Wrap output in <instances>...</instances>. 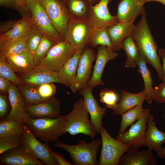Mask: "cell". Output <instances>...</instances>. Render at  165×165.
<instances>
[{"label":"cell","instance_id":"obj_1","mask_svg":"<svg viewBox=\"0 0 165 165\" xmlns=\"http://www.w3.org/2000/svg\"><path fill=\"white\" fill-rule=\"evenodd\" d=\"M146 14V12L142 15L139 22L135 26L131 36L147 62L155 69L158 78L163 81L164 76L160 57L157 52L156 42L147 22Z\"/></svg>","mask_w":165,"mask_h":165},{"label":"cell","instance_id":"obj_2","mask_svg":"<svg viewBox=\"0 0 165 165\" xmlns=\"http://www.w3.org/2000/svg\"><path fill=\"white\" fill-rule=\"evenodd\" d=\"M64 117V134L68 132L75 135L82 133L95 138L97 133L89 120L83 100L80 99L75 102L72 110Z\"/></svg>","mask_w":165,"mask_h":165},{"label":"cell","instance_id":"obj_3","mask_svg":"<svg viewBox=\"0 0 165 165\" xmlns=\"http://www.w3.org/2000/svg\"><path fill=\"white\" fill-rule=\"evenodd\" d=\"M101 142V139L99 138L89 143L80 140L78 144L71 145L57 140L53 146L66 151L73 161V165H99L97 155Z\"/></svg>","mask_w":165,"mask_h":165},{"label":"cell","instance_id":"obj_4","mask_svg":"<svg viewBox=\"0 0 165 165\" xmlns=\"http://www.w3.org/2000/svg\"><path fill=\"white\" fill-rule=\"evenodd\" d=\"M64 116L61 115L55 118H29L24 123L36 137L48 145L64 134Z\"/></svg>","mask_w":165,"mask_h":165},{"label":"cell","instance_id":"obj_5","mask_svg":"<svg viewBox=\"0 0 165 165\" xmlns=\"http://www.w3.org/2000/svg\"><path fill=\"white\" fill-rule=\"evenodd\" d=\"M102 148L99 165H117L122 155L132 146L112 138L103 125L100 131Z\"/></svg>","mask_w":165,"mask_h":165},{"label":"cell","instance_id":"obj_6","mask_svg":"<svg viewBox=\"0 0 165 165\" xmlns=\"http://www.w3.org/2000/svg\"><path fill=\"white\" fill-rule=\"evenodd\" d=\"M53 26L63 40L70 19L63 0H39Z\"/></svg>","mask_w":165,"mask_h":165},{"label":"cell","instance_id":"obj_7","mask_svg":"<svg viewBox=\"0 0 165 165\" xmlns=\"http://www.w3.org/2000/svg\"><path fill=\"white\" fill-rule=\"evenodd\" d=\"M22 136L21 147L26 152L41 160L45 165H59L49 150L50 147L48 144L42 143L38 140L25 123Z\"/></svg>","mask_w":165,"mask_h":165},{"label":"cell","instance_id":"obj_8","mask_svg":"<svg viewBox=\"0 0 165 165\" xmlns=\"http://www.w3.org/2000/svg\"><path fill=\"white\" fill-rule=\"evenodd\" d=\"M26 10L32 24L42 35L49 36L58 42L64 41L53 26L39 0L29 1Z\"/></svg>","mask_w":165,"mask_h":165},{"label":"cell","instance_id":"obj_9","mask_svg":"<svg viewBox=\"0 0 165 165\" xmlns=\"http://www.w3.org/2000/svg\"><path fill=\"white\" fill-rule=\"evenodd\" d=\"M93 26L88 19H70L68 25L65 40L77 50L83 51L88 46Z\"/></svg>","mask_w":165,"mask_h":165},{"label":"cell","instance_id":"obj_10","mask_svg":"<svg viewBox=\"0 0 165 165\" xmlns=\"http://www.w3.org/2000/svg\"><path fill=\"white\" fill-rule=\"evenodd\" d=\"M77 50L75 47L65 40L59 42L51 48L40 64L57 72Z\"/></svg>","mask_w":165,"mask_h":165},{"label":"cell","instance_id":"obj_11","mask_svg":"<svg viewBox=\"0 0 165 165\" xmlns=\"http://www.w3.org/2000/svg\"><path fill=\"white\" fill-rule=\"evenodd\" d=\"M96 55L93 48L87 47L82 53L78 64L76 78L71 89L73 93L85 88L92 73L93 63Z\"/></svg>","mask_w":165,"mask_h":165},{"label":"cell","instance_id":"obj_12","mask_svg":"<svg viewBox=\"0 0 165 165\" xmlns=\"http://www.w3.org/2000/svg\"><path fill=\"white\" fill-rule=\"evenodd\" d=\"M150 114L149 112L132 125L130 129L115 139L123 143L130 145L139 148L145 146L147 125L146 123Z\"/></svg>","mask_w":165,"mask_h":165},{"label":"cell","instance_id":"obj_13","mask_svg":"<svg viewBox=\"0 0 165 165\" xmlns=\"http://www.w3.org/2000/svg\"><path fill=\"white\" fill-rule=\"evenodd\" d=\"M20 78L24 84L37 88L46 83H62L57 72L50 70L41 64L35 65L30 71L22 73Z\"/></svg>","mask_w":165,"mask_h":165},{"label":"cell","instance_id":"obj_14","mask_svg":"<svg viewBox=\"0 0 165 165\" xmlns=\"http://www.w3.org/2000/svg\"><path fill=\"white\" fill-rule=\"evenodd\" d=\"M112 0H100L95 5H89L88 18L94 27L108 28L119 22L116 15L109 12L108 4Z\"/></svg>","mask_w":165,"mask_h":165},{"label":"cell","instance_id":"obj_15","mask_svg":"<svg viewBox=\"0 0 165 165\" xmlns=\"http://www.w3.org/2000/svg\"><path fill=\"white\" fill-rule=\"evenodd\" d=\"M25 108L29 118H57L61 116L60 102L53 97L35 103L25 104Z\"/></svg>","mask_w":165,"mask_h":165},{"label":"cell","instance_id":"obj_16","mask_svg":"<svg viewBox=\"0 0 165 165\" xmlns=\"http://www.w3.org/2000/svg\"><path fill=\"white\" fill-rule=\"evenodd\" d=\"M83 98L85 108L90 115V121L97 134H100L103 123V116L105 114L107 107H100L97 101L94 98L92 88L88 85L84 88L79 91Z\"/></svg>","mask_w":165,"mask_h":165},{"label":"cell","instance_id":"obj_17","mask_svg":"<svg viewBox=\"0 0 165 165\" xmlns=\"http://www.w3.org/2000/svg\"><path fill=\"white\" fill-rule=\"evenodd\" d=\"M32 24L28 15L17 20L1 22L0 42L24 37Z\"/></svg>","mask_w":165,"mask_h":165},{"label":"cell","instance_id":"obj_18","mask_svg":"<svg viewBox=\"0 0 165 165\" xmlns=\"http://www.w3.org/2000/svg\"><path fill=\"white\" fill-rule=\"evenodd\" d=\"M96 62L90 79L87 85L92 88L99 85L104 86L102 76L105 66L110 60L116 58L118 53L106 46L100 45L97 47Z\"/></svg>","mask_w":165,"mask_h":165},{"label":"cell","instance_id":"obj_19","mask_svg":"<svg viewBox=\"0 0 165 165\" xmlns=\"http://www.w3.org/2000/svg\"><path fill=\"white\" fill-rule=\"evenodd\" d=\"M11 109L5 119L25 123L29 117L26 111L24 100L16 85L12 82L8 91Z\"/></svg>","mask_w":165,"mask_h":165},{"label":"cell","instance_id":"obj_20","mask_svg":"<svg viewBox=\"0 0 165 165\" xmlns=\"http://www.w3.org/2000/svg\"><path fill=\"white\" fill-rule=\"evenodd\" d=\"M144 0H120L116 15L119 22H125L135 19L146 12Z\"/></svg>","mask_w":165,"mask_h":165},{"label":"cell","instance_id":"obj_21","mask_svg":"<svg viewBox=\"0 0 165 165\" xmlns=\"http://www.w3.org/2000/svg\"><path fill=\"white\" fill-rule=\"evenodd\" d=\"M1 164L45 165L41 160L32 157L21 147L9 150L1 155Z\"/></svg>","mask_w":165,"mask_h":165},{"label":"cell","instance_id":"obj_22","mask_svg":"<svg viewBox=\"0 0 165 165\" xmlns=\"http://www.w3.org/2000/svg\"><path fill=\"white\" fill-rule=\"evenodd\" d=\"M152 151L148 149L141 151L131 146L120 159L118 165H156L157 160Z\"/></svg>","mask_w":165,"mask_h":165},{"label":"cell","instance_id":"obj_23","mask_svg":"<svg viewBox=\"0 0 165 165\" xmlns=\"http://www.w3.org/2000/svg\"><path fill=\"white\" fill-rule=\"evenodd\" d=\"M135 20L125 22H119L107 28V32L112 46L113 51L119 50L123 41L131 35L134 28Z\"/></svg>","mask_w":165,"mask_h":165},{"label":"cell","instance_id":"obj_24","mask_svg":"<svg viewBox=\"0 0 165 165\" xmlns=\"http://www.w3.org/2000/svg\"><path fill=\"white\" fill-rule=\"evenodd\" d=\"M154 116L150 115L147 121V128L145 146L148 149L158 152L165 143V132L159 130L155 125Z\"/></svg>","mask_w":165,"mask_h":165},{"label":"cell","instance_id":"obj_25","mask_svg":"<svg viewBox=\"0 0 165 165\" xmlns=\"http://www.w3.org/2000/svg\"><path fill=\"white\" fill-rule=\"evenodd\" d=\"M83 52L77 50L73 56L57 72L62 84L70 89L74 84L78 64Z\"/></svg>","mask_w":165,"mask_h":165},{"label":"cell","instance_id":"obj_26","mask_svg":"<svg viewBox=\"0 0 165 165\" xmlns=\"http://www.w3.org/2000/svg\"><path fill=\"white\" fill-rule=\"evenodd\" d=\"M5 58L15 71L22 73L30 71L35 66L34 54L28 50Z\"/></svg>","mask_w":165,"mask_h":165},{"label":"cell","instance_id":"obj_27","mask_svg":"<svg viewBox=\"0 0 165 165\" xmlns=\"http://www.w3.org/2000/svg\"><path fill=\"white\" fill-rule=\"evenodd\" d=\"M147 91L143 90L138 93H131L122 90L120 91V100L113 111L115 115H121L138 105L143 100H145Z\"/></svg>","mask_w":165,"mask_h":165},{"label":"cell","instance_id":"obj_28","mask_svg":"<svg viewBox=\"0 0 165 165\" xmlns=\"http://www.w3.org/2000/svg\"><path fill=\"white\" fill-rule=\"evenodd\" d=\"M145 100H142L138 105L121 115V120L119 134H123L128 127L149 112L148 109L142 108Z\"/></svg>","mask_w":165,"mask_h":165},{"label":"cell","instance_id":"obj_29","mask_svg":"<svg viewBox=\"0 0 165 165\" xmlns=\"http://www.w3.org/2000/svg\"><path fill=\"white\" fill-rule=\"evenodd\" d=\"M24 37L0 42V57H6L27 50Z\"/></svg>","mask_w":165,"mask_h":165},{"label":"cell","instance_id":"obj_30","mask_svg":"<svg viewBox=\"0 0 165 165\" xmlns=\"http://www.w3.org/2000/svg\"><path fill=\"white\" fill-rule=\"evenodd\" d=\"M121 48L124 50L127 55L125 67L133 68L137 66L141 53L131 35L123 41Z\"/></svg>","mask_w":165,"mask_h":165},{"label":"cell","instance_id":"obj_31","mask_svg":"<svg viewBox=\"0 0 165 165\" xmlns=\"http://www.w3.org/2000/svg\"><path fill=\"white\" fill-rule=\"evenodd\" d=\"M70 19L88 18L89 4L84 0H63Z\"/></svg>","mask_w":165,"mask_h":165},{"label":"cell","instance_id":"obj_32","mask_svg":"<svg viewBox=\"0 0 165 165\" xmlns=\"http://www.w3.org/2000/svg\"><path fill=\"white\" fill-rule=\"evenodd\" d=\"M147 63L144 56L141 53L137 62V66L138 67V71L141 74L143 79L144 85L143 90L147 92L145 100L148 103L151 104L153 101L152 97L151 92L153 88V82L151 76L150 71L147 67Z\"/></svg>","mask_w":165,"mask_h":165},{"label":"cell","instance_id":"obj_33","mask_svg":"<svg viewBox=\"0 0 165 165\" xmlns=\"http://www.w3.org/2000/svg\"><path fill=\"white\" fill-rule=\"evenodd\" d=\"M100 45L106 46L113 51L107 28L93 27L90 37L88 46L92 48H95Z\"/></svg>","mask_w":165,"mask_h":165},{"label":"cell","instance_id":"obj_34","mask_svg":"<svg viewBox=\"0 0 165 165\" xmlns=\"http://www.w3.org/2000/svg\"><path fill=\"white\" fill-rule=\"evenodd\" d=\"M24 123L13 120L2 119L0 121V138L18 136L23 132Z\"/></svg>","mask_w":165,"mask_h":165},{"label":"cell","instance_id":"obj_35","mask_svg":"<svg viewBox=\"0 0 165 165\" xmlns=\"http://www.w3.org/2000/svg\"><path fill=\"white\" fill-rule=\"evenodd\" d=\"M58 42L54 39L43 35L41 41L34 54L35 65L40 64L51 48Z\"/></svg>","mask_w":165,"mask_h":165},{"label":"cell","instance_id":"obj_36","mask_svg":"<svg viewBox=\"0 0 165 165\" xmlns=\"http://www.w3.org/2000/svg\"><path fill=\"white\" fill-rule=\"evenodd\" d=\"M0 76L9 80L18 86L24 84L20 78L15 74V71L6 58L2 57H0Z\"/></svg>","mask_w":165,"mask_h":165},{"label":"cell","instance_id":"obj_37","mask_svg":"<svg viewBox=\"0 0 165 165\" xmlns=\"http://www.w3.org/2000/svg\"><path fill=\"white\" fill-rule=\"evenodd\" d=\"M43 35L33 24L24 36L27 50L34 54L40 43Z\"/></svg>","mask_w":165,"mask_h":165},{"label":"cell","instance_id":"obj_38","mask_svg":"<svg viewBox=\"0 0 165 165\" xmlns=\"http://www.w3.org/2000/svg\"><path fill=\"white\" fill-rule=\"evenodd\" d=\"M19 87L20 88V91L26 104L35 103L48 99H44L40 95L37 87L24 84Z\"/></svg>","mask_w":165,"mask_h":165},{"label":"cell","instance_id":"obj_39","mask_svg":"<svg viewBox=\"0 0 165 165\" xmlns=\"http://www.w3.org/2000/svg\"><path fill=\"white\" fill-rule=\"evenodd\" d=\"M22 142V134L0 138V154L9 150L21 147Z\"/></svg>","mask_w":165,"mask_h":165},{"label":"cell","instance_id":"obj_40","mask_svg":"<svg viewBox=\"0 0 165 165\" xmlns=\"http://www.w3.org/2000/svg\"><path fill=\"white\" fill-rule=\"evenodd\" d=\"M100 101L105 104L107 108L113 111L116 107L118 97L113 91L105 88L101 90L99 93Z\"/></svg>","mask_w":165,"mask_h":165},{"label":"cell","instance_id":"obj_41","mask_svg":"<svg viewBox=\"0 0 165 165\" xmlns=\"http://www.w3.org/2000/svg\"><path fill=\"white\" fill-rule=\"evenodd\" d=\"M151 95L153 100L159 103L165 104V83L163 82L153 87Z\"/></svg>","mask_w":165,"mask_h":165},{"label":"cell","instance_id":"obj_42","mask_svg":"<svg viewBox=\"0 0 165 165\" xmlns=\"http://www.w3.org/2000/svg\"><path fill=\"white\" fill-rule=\"evenodd\" d=\"M40 95L43 98L47 99L55 95L56 87L53 83H48L42 84L38 87Z\"/></svg>","mask_w":165,"mask_h":165},{"label":"cell","instance_id":"obj_43","mask_svg":"<svg viewBox=\"0 0 165 165\" xmlns=\"http://www.w3.org/2000/svg\"><path fill=\"white\" fill-rule=\"evenodd\" d=\"M8 103L6 97L2 94H0V116L3 118L6 114L8 110Z\"/></svg>","mask_w":165,"mask_h":165},{"label":"cell","instance_id":"obj_44","mask_svg":"<svg viewBox=\"0 0 165 165\" xmlns=\"http://www.w3.org/2000/svg\"><path fill=\"white\" fill-rule=\"evenodd\" d=\"M58 162L59 165H73V164L66 160L62 154L57 153L50 148L49 149Z\"/></svg>","mask_w":165,"mask_h":165},{"label":"cell","instance_id":"obj_45","mask_svg":"<svg viewBox=\"0 0 165 165\" xmlns=\"http://www.w3.org/2000/svg\"><path fill=\"white\" fill-rule=\"evenodd\" d=\"M30 0H13L16 9L21 13L23 12L24 13H26L28 15L26 8L28 2Z\"/></svg>","mask_w":165,"mask_h":165},{"label":"cell","instance_id":"obj_46","mask_svg":"<svg viewBox=\"0 0 165 165\" xmlns=\"http://www.w3.org/2000/svg\"><path fill=\"white\" fill-rule=\"evenodd\" d=\"M12 82L9 80L0 76V92L2 94L8 92Z\"/></svg>","mask_w":165,"mask_h":165},{"label":"cell","instance_id":"obj_47","mask_svg":"<svg viewBox=\"0 0 165 165\" xmlns=\"http://www.w3.org/2000/svg\"><path fill=\"white\" fill-rule=\"evenodd\" d=\"M159 56L161 58L163 61L162 69L163 74V82L165 83V48H160L158 51Z\"/></svg>","mask_w":165,"mask_h":165},{"label":"cell","instance_id":"obj_48","mask_svg":"<svg viewBox=\"0 0 165 165\" xmlns=\"http://www.w3.org/2000/svg\"><path fill=\"white\" fill-rule=\"evenodd\" d=\"M0 5L3 7L16 9L13 0H0Z\"/></svg>","mask_w":165,"mask_h":165},{"label":"cell","instance_id":"obj_49","mask_svg":"<svg viewBox=\"0 0 165 165\" xmlns=\"http://www.w3.org/2000/svg\"><path fill=\"white\" fill-rule=\"evenodd\" d=\"M158 156L161 159L165 158V147H162L157 153Z\"/></svg>","mask_w":165,"mask_h":165},{"label":"cell","instance_id":"obj_50","mask_svg":"<svg viewBox=\"0 0 165 165\" xmlns=\"http://www.w3.org/2000/svg\"><path fill=\"white\" fill-rule=\"evenodd\" d=\"M145 3L152 2H156L163 4L165 6V0H144Z\"/></svg>","mask_w":165,"mask_h":165},{"label":"cell","instance_id":"obj_51","mask_svg":"<svg viewBox=\"0 0 165 165\" xmlns=\"http://www.w3.org/2000/svg\"><path fill=\"white\" fill-rule=\"evenodd\" d=\"M88 4L93 5L94 3L99 2L100 0H84Z\"/></svg>","mask_w":165,"mask_h":165},{"label":"cell","instance_id":"obj_52","mask_svg":"<svg viewBox=\"0 0 165 165\" xmlns=\"http://www.w3.org/2000/svg\"><path fill=\"white\" fill-rule=\"evenodd\" d=\"M164 163H165V162H164Z\"/></svg>","mask_w":165,"mask_h":165}]
</instances>
